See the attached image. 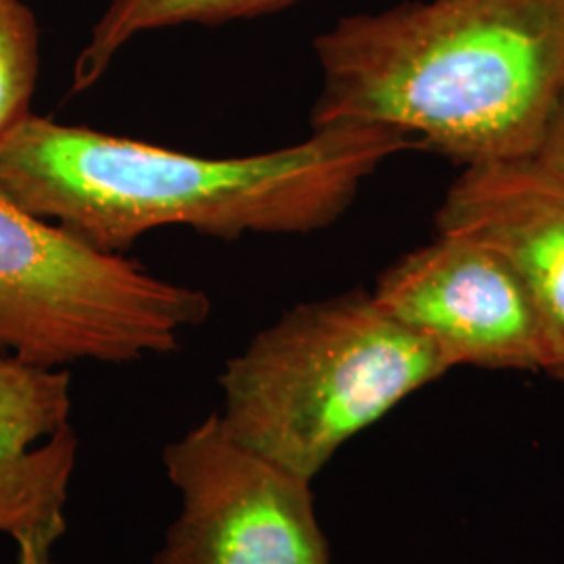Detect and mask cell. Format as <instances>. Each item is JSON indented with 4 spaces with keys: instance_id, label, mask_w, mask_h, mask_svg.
<instances>
[{
    "instance_id": "obj_1",
    "label": "cell",
    "mask_w": 564,
    "mask_h": 564,
    "mask_svg": "<svg viewBox=\"0 0 564 564\" xmlns=\"http://www.w3.org/2000/svg\"><path fill=\"white\" fill-rule=\"evenodd\" d=\"M419 149L389 126L337 123L279 151L199 158L30 113L0 141V191L80 241L121 253L142 235H305L337 223L389 158Z\"/></svg>"
},
{
    "instance_id": "obj_2",
    "label": "cell",
    "mask_w": 564,
    "mask_h": 564,
    "mask_svg": "<svg viewBox=\"0 0 564 564\" xmlns=\"http://www.w3.org/2000/svg\"><path fill=\"white\" fill-rule=\"evenodd\" d=\"M312 130L389 126L464 165L533 158L564 76V0H408L314 41Z\"/></svg>"
},
{
    "instance_id": "obj_3",
    "label": "cell",
    "mask_w": 564,
    "mask_h": 564,
    "mask_svg": "<svg viewBox=\"0 0 564 564\" xmlns=\"http://www.w3.org/2000/svg\"><path fill=\"white\" fill-rule=\"evenodd\" d=\"M452 366L366 291L300 303L253 335L223 375L226 431L314 481L341 445Z\"/></svg>"
},
{
    "instance_id": "obj_4",
    "label": "cell",
    "mask_w": 564,
    "mask_h": 564,
    "mask_svg": "<svg viewBox=\"0 0 564 564\" xmlns=\"http://www.w3.org/2000/svg\"><path fill=\"white\" fill-rule=\"evenodd\" d=\"M212 314L202 289L80 241L0 191V358L63 368L174 354Z\"/></svg>"
},
{
    "instance_id": "obj_5",
    "label": "cell",
    "mask_w": 564,
    "mask_h": 564,
    "mask_svg": "<svg viewBox=\"0 0 564 564\" xmlns=\"http://www.w3.org/2000/svg\"><path fill=\"white\" fill-rule=\"evenodd\" d=\"M162 458L182 510L151 564H330L312 481L237 442L216 412Z\"/></svg>"
},
{
    "instance_id": "obj_6",
    "label": "cell",
    "mask_w": 564,
    "mask_h": 564,
    "mask_svg": "<svg viewBox=\"0 0 564 564\" xmlns=\"http://www.w3.org/2000/svg\"><path fill=\"white\" fill-rule=\"evenodd\" d=\"M372 297L452 368L544 370L535 307L505 258L464 235L440 237L389 265Z\"/></svg>"
},
{
    "instance_id": "obj_7",
    "label": "cell",
    "mask_w": 564,
    "mask_h": 564,
    "mask_svg": "<svg viewBox=\"0 0 564 564\" xmlns=\"http://www.w3.org/2000/svg\"><path fill=\"white\" fill-rule=\"evenodd\" d=\"M437 226L505 258L535 307L545 372L564 379V181L533 158L466 165Z\"/></svg>"
},
{
    "instance_id": "obj_8",
    "label": "cell",
    "mask_w": 564,
    "mask_h": 564,
    "mask_svg": "<svg viewBox=\"0 0 564 564\" xmlns=\"http://www.w3.org/2000/svg\"><path fill=\"white\" fill-rule=\"evenodd\" d=\"M65 368L0 358V533L15 545L53 550L80 442Z\"/></svg>"
},
{
    "instance_id": "obj_9",
    "label": "cell",
    "mask_w": 564,
    "mask_h": 564,
    "mask_svg": "<svg viewBox=\"0 0 564 564\" xmlns=\"http://www.w3.org/2000/svg\"><path fill=\"white\" fill-rule=\"evenodd\" d=\"M300 0H107L74 67V93L99 84L121 51L141 34L181 25H220L276 13Z\"/></svg>"
},
{
    "instance_id": "obj_10",
    "label": "cell",
    "mask_w": 564,
    "mask_h": 564,
    "mask_svg": "<svg viewBox=\"0 0 564 564\" xmlns=\"http://www.w3.org/2000/svg\"><path fill=\"white\" fill-rule=\"evenodd\" d=\"M39 74V21L23 0H0V141L32 113Z\"/></svg>"
},
{
    "instance_id": "obj_11",
    "label": "cell",
    "mask_w": 564,
    "mask_h": 564,
    "mask_svg": "<svg viewBox=\"0 0 564 564\" xmlns=\"http://www.w3.org/2000/svg\"><path fill=\"white\" fill-rule=\"evenodd\" d=\"M533 160L544 165L556 178L564 181V76L554 95L550 113L545 118L544 130L533 153Z\"/></svg>"
},
{
    "instance_id": "obj_12",
    "label": "cell",
    "mask_w": 564,
    "mask_h": 564,
    "mask_svg": "<svg viewBox=\"0 0 564 564\" xmlns=\"http://www.w3.org/2000/svg\"><path fill=\"white\" fill-rule=\"evenodd\" d=\"M51 552L53 550L21 545V547H18V563L15 564H55Z\"/></svg>"
}]
</instances>
